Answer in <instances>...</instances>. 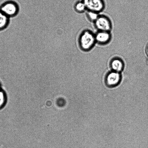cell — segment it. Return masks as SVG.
I'll use <instances>...</instances> for the list:
<instances>
[{
	"label": "cell",
	"mask_w": 148,
	"mask_h": 148,
	"mask_svg": "<svg viewBox=\"0 0 148 148\" xmlns=\"http://www.w3.org/2000/svg\"><path fill=\"white\" fill-rule=\"evenodd\" d=\"M94 23L98 31L110 32L112 27L111 21L106 15L99 14Z\"/></svg>",
	"instance_id": "6da1fadb"
},
{
	"label": "cell",
	"mask_w": 148,
	"mask_h": 148,
	"mask_svg": "<svg viewBox=\"0 0 148 148\" xmlns=\"http://www.w3.org/2000/svg\"><path fill=\"white\" fill-rule=\"evenodd\" d=\"M83 2L88 11L99 14L103 11L105 8L104 0H84Z\"/></svg>",
	"instance_id": "7a4b0ae2"
},
{
	"label": "cell",
	"mask_w": 148,
	"mask_h": 148,
	"mask_svg": "<svg viewBox=\"0 0 148 148\" xmlns=\"http://www.w3.org/2000/svg\"><path fill=\"white\" fill-rule=\"evenodd\" d=\"M95 37L93 34L88 31H85L80 36L79 40L80 45L84 50L90 49L93 46Z\"/></svg>",
	"instance_id": "3957f363"
},
{
	"label": "cell",
	"mask_w": 148,
	"mask_h": 148,
	"mask_svg": "<svg viewBox=\"0 0 148 148\" xmlns=\"http://www.w3.org/2000/svg\"><path fill=\"white\" fill-rule=\"evenodd\" d=\"M18 9V5L12 1H8L3 3L0 8V10L9 17L16 15Z\"/></svg>",
	"instance_id": "277c9868"
},
{
	"label": "cell",
	"mask_w": 148,
	"mask_h": 148,
	"mask_svg": "<svg viewBox=\"0 0 148 148\" xmlns=\"http://www.w3.org/2000/svg\"><path fill=\"white\" fill-rule=\"evenodd\" d=\"M120 76L118 72H113L108 74L106 78V83L108 86L113 87L119 82Z\"/></svg>",
	"instance_id": "5b68a950"
},
{
	"label": "cell",
	"mask_w": 148,
	"mask_h": 148,
	"mask_svg": "<svg viewBox=\"0 0 148 148\" xmlns=\"http://www.w3.org/2000/svg\"><path fill=\"white\" fill-rule=\"evenodd\" d=\"M110 32L98 31L95 37V39L99 42L105 43L110 39Z\"/></svg>",
	"instance_id": "8992f818"
},
{
	"label": "cell",
	"mask_w": 148,
	"mask_h": 148,
	"mask_svg": "<svg viewBox=\"0 0 148 148\" xmlns=\"http://www.w3.org/2000/svg\"><path fill=\"white\" fill-rule=\"evenodd\" d=\"M111 67L114 72H118L121 71L123 68L122 62L119 59L113 60L111 63Z\"/></svg>",
	"instance_id": "52a82bcc"
},
{
	"label": "cell",
	"mask_w": 148,
	"mask_h": 148,
	"mask_svg": "<svg viewBox=\"0 0 148 148\" xmlns=\"http://www.w3.org/2000/svg\"><path fill=\"white\" fill-rule=\"evenodd\" d=\"M9 18L0 10V30L7 27L9 23Z\"/></svg>",
	"instance_id": "ba28073f"
},
{
	"label": "cell",
	"mask_w": 148,
	"mask_h": 148,
	"mask_svg": "<svg viewBox=\"0 0 148 148\" xmlns=\"http://www.w3.org/2000/svg\"><path fill=\"white\" fill-rule=\"evenodd\" d=\"M100 14L93 11H88L87 15L90 20L93 22L97 19Z\"/></svg>",
	"instance_id": "9c48e42d"
},
{
	"label": "cell",
	"mask_w": 148,
	"mask_h": 148,
	"mask_svg": "<svg viewBox=\"0 0 148 148\" xmlns=\"http://www.w3.org/2000/svg\"><path fill=\"white\" fill-rule=\"evenodd\" d=\"M75 8L78 12H82L84 11L86 8L84 2H79L76 5Z\"/></svg>",
	"instance_id": "30bf717a"
},
{
	"label": "cell",
	"mask_w": 148,
	"mask_h": 148,
	"mask_svg": "<svg viewBox=\"0 0 148 148\" xmlns=\"http://www.w3.org/2000/svg\"><path fill=\"white\" fill-rule=\"evenodd\" d=\"M145 51L146 55L148 56V42L146 45L145 48Z\"/></svg>",
	"instance_id": "8fae6325"
},
{
	"label": "cell",
	"mask_w": 148,
	"mask_h": 148,
	"mask_svg": "<svg viewBox=\"0 0 148 148\" xmlns=\"http://www.w3.org/2000/svg\"></svg>",
	"instance_id": "7c38bea8"
}]
</instances>
